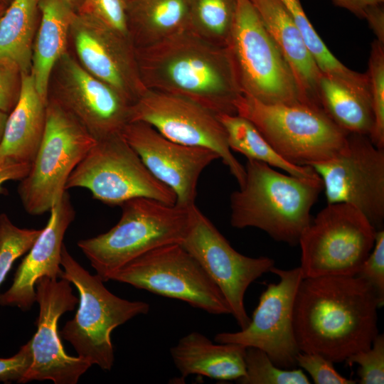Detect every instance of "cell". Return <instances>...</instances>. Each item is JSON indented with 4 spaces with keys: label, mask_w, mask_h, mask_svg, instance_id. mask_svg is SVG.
<instances>
[{
    "label": "cell",
    "mask_w": 384,
    "mask_h": 384,
    "mask_svg": "<svg viewBox=\"0 0 384 384\" xmlns=\"http://www.w3.org/2000/svg\"><path fill=\"white\" fill-rule=\"evenodd\" d=\"M378 308L375 291L360 277L302 279L293 310L294 331L300 351L341 363L368 350L378 334Z\"/></svg>",
    "instance_id": "1"
},
{
    "label": "cell",
    "mask_w": 384,
    "mask_h": 384,
    "mask_svg": "<svg viewBox=\"0 0 384 384\" xmlns=\"http://www.w3.org/2000/svg\"><path fill=\"white\" fill-rule=\"evenodd\" d=\"M142 81L148 90L177 95L216 114H236L242 94L229 48L190 30L135 48Z\"/></svg>",
    "instance_id": "2"
},
{
    "label": "cell",
    "mask_w": 384,
    "mask_h": 384,
    "mask_svg": "<svg viewBox=\"0 0 384 384\" xmlns=\"http://www.w3.org/2000/svg\"><path fill=\"white\" fill-rule=\"evenodd\" d=\"M245 178L230 198V224L260 229L272 239L296 245L311 218L310 211L323 191L320 179L282 174L247 159Z\"/></svg>",
    "instance_id": "3"
},
{
    "label": "cell",
    "mask_w": 384,
    "mask_h": 384,
    "mask_svg": "<svg viewBox=\"0 0 384 384\" xmlns=\"http://www.w3.org/2000/svg\"><path fill=\"white\" fill-rule=\"evenodd\" d=\"M192 206L134 198L120 205V219L110 230L80 240L77 245L97 274L107 282L137 257L164 245L181 243L191 228Z\"/></svg>",
    "instance_id": "4"
},
{
    "label": "cell",
    "mask_w": 384,
    "mask_h": 384,
    "mask_svg": "<svg viewBox=\"0 0 384 384\" xmlns=\"http://www.w3.org/2000/svg\"><path fill=\"white\" fill-rule=\"evenodd\" d=\"M60 265L61 278L70 281L79 292V306L74 317L59 331L60 336L73 346L78 357L110 370L114 361L112 332L133 317L146 314L149 305L110 292L97 274H91L73 258L65 244Z\"/></svg>",
    "instance_id": "5"
},
{
    "label": "cell",
    "mask_w": 384,
    "mask_h": 384,
    "mask_svg": "<svg viewBox=\"0 0 384 384\" xmlns=\"http://www.w3.org/2000/svg\"><path fill=\"white\" fill-rule=\"evenodd\" d=\"M237 114L251 122L273 149L298 166L329 160L345 147L348 134L321 107L304 103L265 104L242 94Z\"/></svg>",
    "instance_id": "6"
},
{
    "label": "cell",
    "mask_w": 384,
    "mask_h": 384,
    "mask_svg": "<svg viewBox=\"0 0 384 384\" xmlns=\"http://www.w3.org/2000/svg\"><path fill=\"white\" fill-rule=\"evenodd\" d=\"M96 139L56 101L48 98L44 134L18 194L31 215L50 210L67 191V181Z\"/></svg>",
    "instance_id": "7"
},
{
    "label": "cell",
    "mask_w": 384,
    "mask_h": 384,
    "mask_svg": "<svg viewBox=\"0 0 384 384\" xmlns=\"http://www.w3.org/2000/svg\"><path fill=\"white\" fill-rule=\"evenodd\" d=\"M228 47L243 95L265 104L302 103L287 60L250 0H236Z\"/></svg>",
    "instance_id": "8"
},
{
    "label": "cell",
    "mask_w": 384,
    "mask_h": 384,
    "mask_svg": "<svg viewBox=\"0 0 384 384\" xmlns=\"http://www.w3.org/2000/svg\"><path fill=\"white\" fill-rule=\"evenodd\" d=\"M375 233L356 208L328 203L299 238L302 278L356 276L373 247Z\"/></svg>",
    "instance_id": "9"
},
{
    "label": "cell",
    "mask_w": 384,
    "mask_h": 384,
    "mask_svg": "<svg viewBox=\"0 0 384 384\" xmlns=\"http://www.w3.org/2000/svg\"><path fill=\"white\" fill-rule=\"evenodd\" d=\"M85 188L110 206L139 197L174 205L175 193L156 179L122 134L96 140L70 174L65 189Z\"/></svg>",
    "instance_id": "10"
},
{
    "label": "cell",
    "mask_w": 384,
    "mask_h": 384,
    "mask_svg": "<svg viewBox=\"0 0 384 384\" xmlns=\"http://www.w3.org/2000/svg\"><path fill=\"white\" fill-rule=\"evenodd\" d=\"M110 280L185 302L212 314H230L220 290L181 243L164 245L130 261Z\"/></svg>",
    "instance_id": "11"
},
{
    "label": "cell",
    "mask_w": 384,
    "mask_h": 384,
    "mask_svg": "<svg viewBox=\"0 0 384 384\" xmlns=\"http://www.w3.org/2000/svg\"><path fill=\"white\" fill-rule=\"evenodd\" d=\"M321 180L328 203H346L361 212L376 230L384 223V149L369 137L348 134L334 157L309 166Z\"/></svg>",
    "instance_id": "12"
},
{
    "label": "cell",
    "mask_w": 384,
    "mask_h": 384,
    "mask_svg": "<svg viewBox=\"0 0 384 384\" xmlns=\"http://www.w3.org/2000/svg\"><path fill=\"white\" fill-rule=\"evenodd\" d=\"M142 122L174 142L215 152L241 186L245 167L230 150L218 114L188 99L152 90L132 104L129 122Z\"/></svg>",
    "instance_id": "13"
},
{
    "label": "cell",
    "mask_w": 384,
    "mask_h": 384,
    "mask_svg": "<svg viewBox=\"0 0 384 384\" xmlns=\"http://www.w3.org/2000/svg\"><path fill=\"white\" fill-rule=\"evenodd\" d=\"M192 222L182 246L199 262L220 290L240 329L250 321L244 297L249 286L270 272L274 261L268 257H250L236 251L212 222L195 205Z\"/></svg>",
    "instance_id": "14"
},
{
    "label": "cell",
    "mask_w": 384,
    "mask_h": 384,
    "mask_svg": "<svg viewBox=\"0 0 384 384\" xmlns=\"http://www.w3.org/2000/svg\"><path fill=\"white\" fill-rule=\"evenodd\" d=\"M270 272L277 274L279 282L269 284L262 293L247 326L237 332L218 334L214 339L219 343L257 348L277 366L292 369L297 366L300 352L294 331L293 310L303 278L299 267L286 270L274 266Z\"/></svg>",
    "instance_id": "15"
},
{
    "label": "cell",
    "mask_w": 384,
    "mask_h": 384,
    "mask_svg": "<svg viewBox=\"0 0 384 384\" xmlns=\"http://www.w3.org/2000/svg\"><path fill=\"white\" fill-rule=\"evenodd\" d=\"M48 98L71 114L96 139L121 134L132 102L88 73L68 51L55 64Z\"/></svg>",
    "instance_id": "16"
},
{
    "label": "cell",
    "mask_w": 384,
    "mask_h": 384,
    "mask_svg": "<svg viewBox=\"0 0 384 384\" xmlns=\"http://www.w3.org/2000/svg\"><path fill=\"white\" fill-rule=\"evenodd\" d=\"M70 281L65 278H39L35 284L36 302L39 305L37 330L30 340L32 363L21 383L51 380L55 384H76L92 365L77 356L68 355L58 330L60 316L73 311L79 302Z\"/></svg>",
    "instance_id": "17"
},
{
    "label": "cell",
    "mask_w": 384,
    "mask_h": 384,
    "mask_svg": "<svg viewBox=\"0 0 384 384\" xmlns=\"http://www.w3.org/2000/svg\"><path fill=\"white\" fill-rule=\"evenodd\" d=\"M122 135L151 174L175 193L176 204L183 208L195 204L201 173L220 159L209 149L171 141L142 122H129Z\"/></svg>",
    "instance_id": "18"
},
{
    "label": "cell",
    "mask_w": 384,
    "mask_h": 384,
    "mask_svg": "<svg viewBox=\"0 0 384 384\" xmlns=\"http://www.w3.org/2000/svg\"><path fill=\"white\" fill-rule=\"evenodd\" d=\"M70 39L79 63L129 101L134 103L146 90L129 38L77 13Z\"/></svg>",
    "instance_id": "19"
},
{
    "label": "cell",
    "mask_w": 384,
    "mask_h": 384,
    "mask_svg": "<svg viewBox=\"0 0 384 384\" xmlns=\"http://www.w3.org/2000/svg\"><path fill=\"white\" fill-rule=\"evenodd\" d=\"M47 224L18 265L11 287L0 294V305L29 310L36 302L35 284L42 277L61 278L63 239L75 210L67 191L50 210Z\"/></svg>",
    "instance_id": "20"
},
{
    "label": "cell",
    "mask_w": 384,
    "mask_h": 384,
    "mask_svg": "<svg viewBox=\"0 0 384 384\" xmlns=\"http://www.w3.org/2000/svg\"><path fill=\"white\" fill-rule=\"evenodd\" d=\"M266 30L287 60L302 103L321 107L319 81L321 74L301 33L280 0H250Z\"/></svg>",
    "instance_id": "21"
},
{
    "label": "cell",
    "mask_w": 384,
    "mask_h": 384,
    "mask_svg": "<svg viewBox=\"0 0 384 384\" xmlns=\"http://www.w3.org/2000/svg\"><path fill=\"white\" fill-rule=\"evenodd\" d=\"M47 103L31 74L22 73L21 95L8 115L0 142V160L31 164L44 134Z\"/></svg>",
    "instance_id": "22"
},
{
    "label": "cell",
    "mask_w": 384,
    "mask_h": 384,
    "mask_svg": "<svg viewBox=\"0 0 384 384\" xmlns=\"http://www.w3.org/2000/svg\"><path fill=\"white\" fill-rule=\"evenodd\" d=\"M170 351L183 378L195 374L237 380L245 374L246 347L240 344H214L204 335L194 331L182 337Z\"/></svg>",
    "instance_id": "23"
},
{
    "label": "cell",
    "mask_w": 384,
    "mask_h": 384,
    "mask_svg": "<svg viewBox=\"0 0 384 384\" xmlns=\"http://www.w3.org/2000/svg\"><path fill=\"white\" fill-rule=\"evenodd\" d=\"M41 18L36 34L31 74L40 96L48 100L53 68L68 51L70 31L77 12L65 0H40Z\"/></svg>",
    "instance_id": "24"
},
{
    "label": "cell",
    "mask_w": 384,
    "mask_h": 384,
    "mask_svg": "<svg viewBox=\"0 0 384 384\" xmlns=\"http://www.w3.org/2000/svg\"><path fill=\"white\" fill-rule=\"evenodd\" d=\"M190 0H129L127 28L134 48L190 30Z\"/></svg>",
    "instance_id": "25"
},
{
    "label": "cell",
    "mask_w": 384,
    "mask_h": 384,
    "mask_svg": "<svg viewBox=\"0 0 384 384\" xmlns=\"http://www.w3.org/2000/svg\"><path fill=\"white\" fill-rule=\"evenodd\" d=\"M319 100L324 112L345 132L366 135L370 138L374 126L370 93L321 73Z\"/></svg>",
    "instance_id": "26"
},
{
    "label": "cell",
    "mask_w": 384,
    "mask_h": 384,
    "mask_svg": "<svg viewBox=\"0 0 384 384\" xmlns=\"http://www.w3.org/2000/svg\"><path fill=\"white\" fill-rule=\"evenodd\" d=\"M40 0H12L0 18V60L30 73L33 46L39 25Z\"/></svg>",
    "instance_id": "27"
},
{
    "label": "cell",
    "mask_w": 384,
    "mask_h": 384,
    "mask_svg": "<svg viewBox=\"0 0 384 384\" xmlns=\"http://www.w3.org/2000/svg\"><path fill=\"white\" fill-rule=\"evenodd\" d=\"M218 117L224 127L231 151L243 154L247 159L282 169L294 176L320 179L311 167L293 164L281 156L246 118L237 114H220Z\"/></svg>",
    "instance_id": "28"
},
{
    "label": "cell",
    "mask_w": 384,
    "mask_h": 384,
    "mask_svg": "<svg viewBox=\"0 0 384 384\" xmlns=\"http://www.w3.org/2000/svg\"><path fill=\"white\" fill-rule=\"evenodd\" d=\"M280 1L290 14L320 71L342 83L357 89L367 90L368 79L366 73L349 69L331 53L307 18L300 0Z\"/></svg>",
    "instance_id": "29"
},
{
    "label": "cell",
    "mask_w": 384,
    "mask_h": 384,
    "mask_svg": "<svg viewBox=\"0 0 384 384\" xmlns=\"http://www.w3.org/2000/svg\"><path fill=\"white\" fill-rule=\"evenodd\" d=\"M236 0H190V31L218 46L229 43Z\"/></svg>",
    "instance_id": "30"
},
{
    "label": "cell",
    "mask_w": 384,
    "mask_h": 384,
    "mask_svg": "<svg viewBox=\"0 0 384 384\" xmlns=\"http://www.w3.org/2000/svg\"><path fill=\"white\" fill-rule=\"evenodd\" d=\"M245 374L237 380L241 384H309L301 369H284L273 363L263 351L246 348Z\"/></svg>",
    "instance_id": "31"
},
{
    "label": "cell",
    "mask_w": 384,
    "mask_h": 384,
    "mask_svg": "<svg viewBox=\"0 0 384 384\" xmlns=\"http://www.w3.org/2000/svg\"><path fill=\"white\" fill-rule=\"evenodd\" d=\"M369 82L374 126L370 139L378 148L384 149V43H372L366 72Z\"/></svg>",
    "instance_id": "32"
},
{
    "label": "cell",
    "mask_w": 384,
    "mask_h": 384,
    "mask_svg": "<svg viewBox=\"0 0 384 384\" xmlns=\"http://www.w3.org/2000/svg\"><path fill=\"white\" fill-rule=\"evenodd\" d=\"M41 231L19 228L6 213L0 214V285L16 260L28 252Z\"/></svg>",
    "instance_id": "33"
},
{
    "label": "cell",
    "mask_w": 384,
    "mask_h": 384,
    "mask_svg": "<svg viewBox=\"0 0 384 384\" xmlns=\"http://www.w3.org/2000/svg\"><path fill=\"white\" fill-rule=\"evenodd\" d=\"M129 0H82L77 13L94 19L129 38L127 9Z\"/></svg>",
    "instance_id": "34"
},
{
    "label": "cell",
    "mask_w": 384,
    "mask_h": 384,
    "mask_svg": "<svg viewBox=\"0 0 384 384\" xmlns=\"http://www.w3.org/2000/svg\"><path fill=\"white\" fill-rule=\"evenodd\" d=\"M346 363L359 366L358 375L361 384L384 383V336L378 334L370 348L349 356Z\"/></svg>",
    "instance_id": "35"
},
{
    "label": "cell",
    "mask_w": 384,
    "mask_h": 384,
    "mask_svg": "<svg viewBox=\"0 0 384 384\" xmlns=\"http://www.w3.org/2000/svg\"><path fill=\"white\" fill-rule=\"evenodd\" d=\"M366 280L375 291L380 306L384 304V230H376L372 250L361 266L357 274Z\"/></svg>",
    "instance_id": "36"
},
{
    "label": "cell",
    "mask_w": 384,
    "mask_h": 384,
    "mask_svg": "<svg viewBox=\"0 0 384 384\" xmlns=\"http://www.w3.org/2000/svg\"><path fill=\"white\" fill-rule=\"evenodd\" d=\"M330 360L315 353L300 351L297 356V366L305 370L316 384H355L356 380L339 374Z\"/></svg>",
    "instance_id": "37"
},
{
    "label": "cell",
    "mask_w": 384,
    "mask_h": 384,
    "mask_svg": "<svg viewBox=\"0 0 384 384\" xmlns=\"http://www.w3.org/2000/svg\"><path fill=\"white\" fill-rule=\"evenodd\" d=\"M22 72L14 62L0 60V110L9 114L21 92Z\"/></svg>",
    "instance_id": "38"
},
{
    "label": "cell",
    "mask_w": 384,
    "mask_h": 384,
    "mask_svg": "<svg viewBox=\"0 0 384 384\" xmlns=\"http://www.w3.org/2000/svg\"><path fill=\"white\" fill-rule=\"evenodd\" d=\"M33 361L30 340L9 358H0V382L21 383Z\"/></svg>",
    "instance_id": "39"
},
{
    "label": "cell",
    "mask_w": 384,
    "mask_h": 384,
    "mask_svg": "<svg viewBox=\"0 0 384 384\" xmlns=\"http://www.w3.org/2000/svg\"><path fill=\"white\" fill-rule=\"evenodd\" d=\"M31 165L9 160H0V193L4 192L2 185L9 181H20L28 173Z\"/></svg>",
    "instance_id": "40"
},
{
    "label": "cell",
    "mask_w": 384,
    "mask_h": 384,
    "mask_svg": "<svg viewBox=\"0 0 384 384\" xmlns=\"http://www.w3.org/2000/svg\"><path fill=\"white\" fill-rule=\"evenodd\" d=\"M363 18L375 35L376 40L384 43V7L383 3L369 6L365 11Z\"/></svg>",
    "instance_id": "41"
},
{
    "label": "cell",
    "mask_w": 384,
    "mask_h": 384,
    "mask_svg": "<svg viewBox=\"0 0 384 384\" xmlns=\"http://www.w3.org/2000/svg\"><path fill=\"white\" fill-rule=\"evenodd\" d=\"M338 6L343 8L356 16L363 18L366 9L370 5L383 3L384 0H332Z\"/></svg>",
    "instance_id": "42"
},
{
    "label": "cell",
    "mask_w": 384,
    "mask_h": 384,
    "mask_svg": "<svg viewBox=\"0 0 384 384\" xmlns=\"http://www.w3.org/2000/svg\"><path fill=\"white\" fill-rule=\"evenodd\" d=\"M9 114L0 110V142L1 141Z\"/></svg>",
    "instance_id": "43"
},
{
    "label": "cell",
    "mask_w": 384,
    "mask_h": 384,
    "mask_svg": "<svg viewBox=\"0 0 384 384\" xmlns=\"http://www.w3.org/2000/svg\"><path fill=\"white\" fill-rule=\"evenodd\" d=\"M65 1L77 12L82 0H65Z\"/></svg>",
    "instance_id": "44"
},
{
    "label": "cell",
    "mask_w": 384,
    "mask_h": 384,
    "mask_svg": "<svg viewBox=\"0 0 384 384\" xmlns=\"http://www.w3.org/2000/svg\"><path fill=\"white\" fill-rule=\"evenodd\" d=\"M6 7H7L6 6H5V5L2 4H0V18L1 17V16L4 13Z\"/></svg>",
    "instance_id": "45"
},
{
    "label": "cell",
    "mask_w": 384,
    "mask_h": 384,
    "mask_svg": "<svg viewBox=\"0 0 384 384\" xmlns=\"http://www.w3.org/2000/svg\"><path fill=\"white\" fill-rule=\"evenodd\" d=\"M12 0H0V4H2L5 6H8Z\"/></svg>",
    "instance_id": "46"
}]
</instances>
